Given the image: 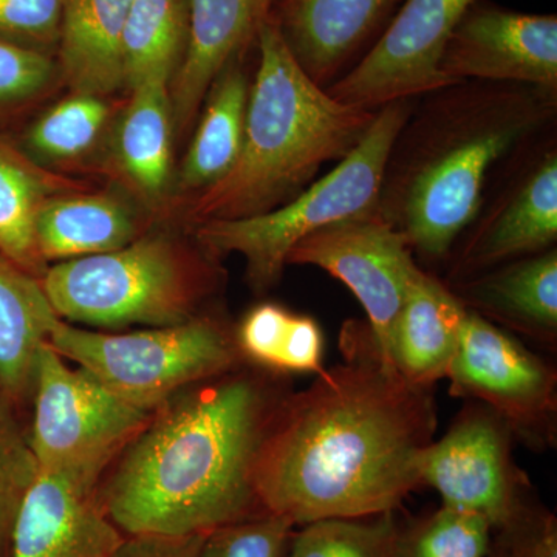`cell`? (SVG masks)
Listing matches in <instances>:
<instances>
[{
    "mask_svg": "<svg viewBox=\"0 0 557 557\" xmlns=\"http://www.w3.org/2000/svg\"><path fill=\"white\" fill-rule=\"evenodd\" d=\"M339 354L288 395L260 450V505L295 527L397 511L423 486L418 460L437 432L432 388L399 375L368 321L344 322Z\"/></svg>",
    "mask_w": 557,
    "mask_h": 557,
    "instance_id": "obj_1",
    "label": "cell"
},
{
    "mask_svg": "<svg viewBox=\"0 0 557 557\" xmlns=\"http://www.w3.org/2000/svg\"><path fill=\"white\" fill-rule=\"evenodd\" d=\"M292 392V376L248 362L183 388L102 475V511L124 536L208 534L267 512L256 468Z\"/></svg>",
    "mask_w": 557,
    "mask_h": 557,
    "instance_id": "obj_2",
    "label": "cell"
},
{
    "mask_svg": "<svg viewBox=\"0 0 557 557\" xmlns=\"http://www.w3.org/2000/svg\"><path fill=\"white\" fill-rule=\"evenodd\" d=\"M556 115L557 94L522 84L458 81L423 95L388 153L381 218L413 258L448 262L491 174L555 127Z\"/></svg>",
    "mask_w": 557,
    "mask_h": 557,
    "instance_id": "obj_3",
    "label": "cell"
},
{
    "mask_svg": "<svg viewBox=\"0 0 557 557\" xmlns=\"http://www.w3.org/2000/svg\"><path fill=\"white\" fill-rule=\"evenodd\" d=\"M244 143L236 166L189 200L190 228L209 220L251 218L298 197L330 161L346 159L376 110L335 100L304 72L273 16L258 38Z\"/></svg>",
    "mask_w": 557,
    "mask_h": 557,
    "instance_id": "obj_4",
    "label": "cell"
},
{
    "mask_svg": "<svg viewBox=\"0 0 557 557\" xmlns=\"http://www.w3.org/2000/svg\"><path fill=\"white\" fill-rule=\"evenodd\" d=\"M219 262L196 240L161 231L115 251L54 263L40 282L61 319L95 327H171L209 313L223 287Z\"/></svg>",
    "mask_w": 557,
    "mask_h": 557,
    "instance_id": "obj_5",
    "label": "cell"
},
{
    "mask_svg": "<svg viewBox=\"0 0 557 557\" xmlns=\"http://www.w3.org/2000/svg\"><path fill=\"white\" fill-rule=\"evenodd\" d=\"M416 102L392 101L376 110L357 148L288 203L251 218L209 220L190 228L193 239L212 258L242 256L252 292H269L300 240L344 220L379 212L388 153Z\"/></svg>",
    "mask_w": 557,
    "mask_h": 557,
    "instance_id": "obj_6",
    "label": "cell"
},
{
    "mask_svg": "<svg viewBox=\"0 0 557 557\" xmlns=\"http://www.w3.org/2000/svg\"><path fill=\"white\" fill-rule=\"evenodd\" d=\"M49 344L116 397L150 413L183 388L245 362L234 325L215 311L131 333L91 332L60 319Z\"/></svg>",
    "mask_w": 557,
    "mask_h": 557,
    "instance_id": "obj_7",
    "label": "cell"
},
{
    "mask_svg": "<svg viewBox=\"0 0 557 557\" xmlns=\"http://www.w3.org/2000/svg\"><path fill=\"white\" fill-rule=\"evenodd\" d=\"M32 399L28 443L40 471L89 491L152 416L69 366L50 344L40 350Z\"/></svg>",
    "mask_w": 557,
    "mask_h": 557,
    "instance_id": "obj_8",
    "label": "cell"
},
{
    "mask_svg": "<svg viewBox=\"0 0 557 557\" xmlns=\"http://www.w3.org/2000/svg\"><path fill=\"white\" fill-rule=\"evenodd\" d=\"M502 168L504 174L491 197H483L478 214L450 251L446 285L556 248V126Z\"/></svg>",
    "mask_w": 557,
    "mask_h": 557,
    "instance_id": "obj_9",
    "label": "cell"
},
{
    "mask_svg": "<svg viewBox=\"0 0 557 557\" xmlns=\"http://www.w3.org/2000/svg\"><path fill=\"white\" fill-rule=\"evenodd\" d=\"M449 395L485 405L534 453L557 443L555 366L522 341L468 310L446 379Z\"/></svg>",
    "mask_w": 557,
    "mask_h": 557,
    "instance_id": "obj_10",
    "label": "cell"
},
{
    "mask_svg": "<svg viewBox=\"0 0 557 557\" xmlns=\"http://www.w3.org/2000/svg\"><path fill=\"white\" fill-rule=\"evenodd\" d=\"M515 435L485 405L467 401L437 442L421 453V485L442 505L475 512L500 530L533 500V487L515 460Z\"/></svg>",
    "mask_w": 557,
    "mask_h": 557,
    "instance_id": "obj_11",
    "label": "cell"
},
{
    "mask_svg": "<svg viewBox=\"0 0 557 557\" xmlns=\"http://www.w3.org/2000/svg\"><path fill=\"white\" fill-rule=\"evenodd\" d=\"M474 0H405L372 49L327 87L335 100L376 110L449 86L440 60Z\"/></svg>",
    "mask_w": 557,
    "mask_h": 557,
    "instance_id": "obj_12",
    "label": "cell"
},
{
    "mask_svg": "<svg viewBox=\"0 0 557 557\" xmlns=\"http://www.w3.org/2000/svg\"><path fill=\"white\" fill-rule=\"evenodd\" d=\"M287 265L317 267L343 282L361 304L373 335L387 355L420 263L380 212L317 231L292 249Z\"/></svg>",
    "mask_w": 557,
    "mask_h": 557,
    "instance_id": "obj_13",
    "label": "cell"
},
{
    "mask_svg": "<svg viewBox=\"0 0 557 557\" xmlns=\"http://www.w3.org/2000/svg\"><path fill=\"white\" fill-rule=\"evenodd\" d=\"M440 72L450 83L522 84L557 94V16L474 0L450 33Z\"/></svg>",
    "mask_w": 557,
    "mask_h": 557,
    "instance_id": "obj_14",
    "label": "cell"
},
{
    "mask_svg": "<svg viewBox=\"0 0 557 557\" xmlns=\"http://www.w3.org/2000/svg\"><path fill=\"white\" fill-rule=\"evenodd\" d=\"M398 0H278L273 16L289 53L321 87L346 75L386 30Z\"/></svg>",
    "mask_w": 557,
    "mask_h": 557,
    "instance_id": "obj_15",
    "label": "cell"
},
{
    "mask_svg": "<svg viewBox=\"0 0 557 557\" xmlns=\"http://www.w3.org/2000/svg\"><path fill=\"white\" fill-rule=\"evenodd\" d=\"M123 539L97 491L40 471L17 511L7 557H112Z\"/></svg>",
    "mask_w": 557,
    "mask_h": 557,
    "instance_id": "obj_16",
    "label": "cell"
},
{
    "mask_svg": "<svg viewBox=\"0 0 557 557\" xmlns=\"http://www.w3.org/2000/svg\"><path fill=\"white\" fill-rule=\"evenodd\" d=\"M278 0H189L185 57L171 79L172 119L186 132L212 83L234 58L258 46L259 30Z\"/></svg>",
    "mask_w": 557,
    "mask_h": 557,
    "instance_id": "obj_17",
    "label": "cell"
},
{
    "mask_svg": "<svg viewBox=\"0 0 557 557\" xmlns=\"http://www.w3.org/2000/svg\"><path fill=\"white\" fill-rule=\"evenodd\" d=\"M465 309L539 346L557 347V248L448 285Z\"/></svg>",
    "mask_w": 557,
    "mask_h": 557,
    "instance_id": "obj_18",
    "label": "cell"
},
{
    "mask_svg": "<svg viewBox=\"0 0 557 557\" xmlns=\"http://www.w3.org/2000/svg\"><path fill=\"white\" fill-rule=\"evenodd\" d=\"M468 309L448 285L418 269L410 282L387 357L412 386L434 388L456 357Z\"/></svg>",
    "mask_w": 557,
    "mask_h": 557,
    "instance_id": "obj_19",
    "label": "cell"
},
{
    "mask_svg": "<svg viewBox=\"0 0 557 557\" xmlns=\"http://www.w3.org/2000/svg\"><path fill=\"white\" fill-rule=\"evenodd\" d=\"M134 0H61L57 64L72 94L108 97L126 87L123 39Z\"/></svg>",
    "mask_w": 557,
    "mask_h": 557,
    "instance_id": "obj_20",
    "label": "cell"
},
{
    "mask_svg": "<svg viewBox=\"0 0 557 557\" xmlns=\"http://www.w3.org/2000/svg\"><path fill=\"white\" fill-rule=\"evenodd\" d=\"M39 277L0 255V397L33 395L40 350L60 321Z\"/></svg>",
    "mask_w": 557,
    "mask_h": 557,
    "instance_id": "obj_21",
    "label": "cell"
},
{
    "mask_svg": "<svg viewBox=\"0 0 557 557\" xmlns=\"http://www.w3.org/2000/svg\"><path fill=\"white\" fill-rule=\"evenodd\" d=\"M139 236L134 211L106 194H60L36 219V244L47 265L115 251Z\"/></svg>",
    "mask_w": 557,
    "mask_h": 557,
    "instance_id": "obj_22",
    "label": "cell"
},
{
    "mask_svg": "<svg viewBox=\"0 0 557 557\" xmlns=\"http://www.w3.org/2000/svg\"><path fill=\"white\" fill-rule=\"evenodd\" d=\"M245 57L234 58L222 70L205 98L180 171V189L193 196L225 178L239 159L251 89Z\"/></svg>",
    "mask_w": 557,
    "mask_h": 557,
    "instance_id": "obj_23",
    "label": "cell"
},
{
    "mask_svg": "<svg viewBox=\"0 0 557 557\" xmlns=\"http://www.w3.org/2000/svg\"><path fill=\"white\" fill-rule=\"evenodd\" d=\"M171 79L149 78L131 89L116 131V161L132 186L156 201L170 186L172 163Z\"/></svg>",
    "mask_w": 557,
    "mask_h": 557,
    "instance_id": "obj_24",
    "label": "cell"
},
{
    "mask_svg": "<svg viewBox=\"0 0 557 557\" xmlns=\"http://www.w3.org/2000/svg\"><path fill=\"white\" fill-rule=\"evenodd\" d=\"M79 190L75 182L44 171L0 141V255L36 277L49 265L36 244V219L51 197Z\"/></svg>",
    "mask_w": 557,
    "mask_h": 557,
    "instance_id": "obj_25",
    "label": "cell"
},
{
    "mask_svg": "<svg viewBox=\"0 0 557 557\" xmlns=\"http://www.w3.org/2000/svg\"><path fill=\"white\" fill-rule=\"evenodd\" d=\"M189 0H134L123 39L127 89L145 79H172L185 57Z\"/></svg>",
    "mask_w": 557,
    "mask_h": 557,
    "instance_id": "obj_26",
    "label": "cell"
},
{
    "mask_svg": "<svg viewBox=\"0 0 557 557\" xmlns=\"http://www.w3.org/2000/svg\"><path fill=\"white\" fill-rule=\"evenodd\" d=\"M493 527L482 516L442 507L399 523L395 557H486Z\"/></svg>",
    "mask_w": 557,
    "mask_h": 557,
    "instance_id": "obj_27",
    "label": "cell"
},
{
    "mask_svg": "<svg viewBox=\"0 0 557 557\" xmlns=\"http://www.w3.org/2000/svg\"><path fill=\"white\" fill-rule=\"evenodd\" d=\"M398 527L395 512L314 520L295 531L285 557H395Z\"/></svg>",
    "mask_w": 557,
    "mask_h": 557,
    "instance_id": "obj_28",
    "label": "cell"
},
{
    "mask_svg": "<svg viewBox=\"0 0 557 557\" xmlns=\"http://www.w3.org/2000/svg\"><path fill=\"white\" fill-rule=\"evenodd\" d=\"M104 98L72 94L58 102L28 129V149L51 161L75 160L89 152L109 121L110 108Z\"/></svg>",
    "mask_w": 557,
    "mask_h": 557,
    "instance_id": "obj_29",
    "label": "cell"
},
{
    "mask_svg": "<svg viewBox=\"0 0 557 557\" xmlns=\"http://www.w3.org/2000/svg\"><path fill=\"white\" fill-rule=\"evenodd\" d=\"M39 472L28 435L16 423L10 403L0 397V557L9 553L17 511Z\"/></svg>",
    "mask_w": 557,
    "mask_h": 557,
    "instance_id": "obj_30",
    "label": "cell"
},
{
    "mask_svg": "<svg viewBox=\"0 0 557 557\" xmlns=\"http://www.w3.org/2000/svg\"><path fill=\"white\" fill-rule=\"evenodd\" d=\"M295 528L281 516L262 512L208 533L203 557H285Z\"/></svg>",
    "mask_w": 557,
    "mask_h": 557,
    "instance_id": "obj_31",
    "label": "cell"
},
{
    "mask_svg": "<svg viewBox=\"0 0 557 557\" xmlns=\"http://www.w3.org/2000/svg\"><path fill=\"white\" fill-rule=\"evenodd\" d=\"M58 79L53 54L0 40V112L39 100Z\"/></svg>",
    "mask_w": 557,
    "mask_h": 557,
    "instance_id": "obj_32",
    "label": "cell"
},
{
    "mask_svg": "<svg viewBox=\"0 0 557 557\" xmlns=\"http://www.w3.org/2000/svg\"><path fill=\"white\" fill-rule=\"evenodd\" d=\"M293 311L281 304L262 302L252 307L234 325L237 348L248 364L282 373V358L288 344Z\"/></svg>",
    "mask_w": 557,
    "mask_h": 557,
    "instance_id": "obj_33",
    "label": "cell"
},
{
    "mask_svg": "<svg viewBox=\"0 0 557 557\" xmlns=\"http://www.w3.org/2000/svg\"><path fill=\"white\" fill-rule=\"evenodd\" d=\"M61 0H0V40L57 54Z\"/></svg>",
    "mask_w": 557,
    "mask_h": 557,
    "instance_id": "obj_34",
    "label": "cell"
},
{
    "mask_svg": "<svg viewBox=\"0 0 557 557\" xmlns=\"http://www.w3.org/2000/svg\"><path fill=\"white\" fill-rule=\"evenodd\" d=\"M207 534H132L124 536L112 557H203Z\"/></svg>",
    "mask_w": 557,
    "mask_h": 557,
    "instance_id": "obj_35",
    "label": "cell"
},
{
    "mask_svg": "<svg viewBox=\"0 0 557 557\" xmlns=\"http://www.w3.org/2000/svg\"><path fill=\"white\" fill-rule=\"evenodd\" d=\"M539 505L541 500L536 497L507 527L494 531L486 557H528L531 527Z\"/></svg>",
    "mask_w": 557,
    "mask_h": 557,
    "instance_id": "obj_36",
    "label": "cell"
},
{
    "mask_svg": "<svg viewBox=\"0 0 557 557\" xmlns=\"http://www.w3.org/2000/svg\"><path fill=\"white\" fill-rule=\"evenodd\" d=\"M528 557H557V519L555 512L539 505L531 527Z\"/></svg>",
    "mask_w": 557,
    "mask_h": 557,
    "instance_id": "obj_37",
    "label": "cell"
}]
</instances>
